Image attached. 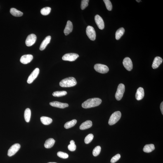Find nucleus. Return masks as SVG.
<instances>
[{
  "label": "nucleus",
  "mask_w": 163,
  "mask_h": 163,
  "mask_svg": "<svg viewBox=\"0 0 163 163\" xmlns=\"http://www.w3.org/2000/svg\"><path fill=\"white\" fill-rule=\"evenodd\" d=\"M102 100L99 98L89 99L83 103L82 106L83 108H88L97 106L102 103Z\"/></svg>",
  "instance_id": "f257e3e1"
},
{
  "label": "nucleus",
  "mask_w": 163,
  "mask_h": 163,
  "mask_svg": "<svg viewBox=\"0 0 163 163\" xmlns=\"http://www.w3.org/2000/svg\"><path fill=\"white\" fill-rule=\"evenodd\" d=\"M77 81L74 77H69L64 79L60 83V85L63 87H71L76 85Z\"/></svg>",
  "instance_id": "f03ea898"
},
{
  "label": "nucleus",
  "mask_w": 163,
  "mask_h": 163,
  "mask_svg": "<svg viewBox=\"0 0 163 163\" xmlns=\"http://www.w3.org/2000/svg\"><path fill=\"white\" fill-rule=\"evenodd\" d=\"M121 112L117 111L113 113L110 117L108 121V124L110 125L115 124L120 119L121 117Z\"/></svg>",
  "instance_id": "7ed1b4c3"
},
{
  "label": "nucleus",
  "mask_w": 163,
  "mask_h": 163,
  "mask_svg": "<svg viewBox=\"0 0 163 163\" xmlns=\"http://www.w3.org/2000/svg\"><path fill=\"white\" fill-rule=\"evenodd\" d=\"M125 90V87L124 85L120 84L117 88V91L115 95L116 99L118 101L121 100L122 99Z\"/></svg>",
  "instance_id": "20e7f679"
},
{
  "label": "nucleus",
  "mask_w": 163,
  "mask_h": 163,
  "mask_svg": "<svg viewBox=\"0 0 163 163\" xmlns=\"http://www.w3.org/2000/svg\"><path fill=\"white\" fill-rule=\"evenodd\" d=\"M94 68L97 72L103 74L107 73L109 70V68L107 66L101 64H96Z\"/></svg>",
  "instance_id": "39448f33"
},
{
  "label": "nucleus",
  "mask_w": 163,
  "mask_h": 163,
  "mask_svg": "<svg viewBox=\"0 0 163 163\" xmlns=\"http://www.w3.org/2000/svg\"><path fill=\"white\" fill-rule=\"evenodd\" d=\"M86 34L88 38L92 41H94L96 39V34L95 29L92 26H88L86 29Z\"/></svg>",
  "instance_id": "423d86ee"
},
{
  "label": "nucleus",
  "mask_w": 163,
  "mask_h": 163,
  "mask_svg": "<svg viewBox=\"0 0 163 163\" xmlns=\"http://www.w3.org/2000/svg\"><path fill=\"white\" fill-rule=\"evenodd\" d=\"M79 57V55L77 53H68L64 55L62 57V59L64 60L73 61L77 59Z\"/></svg>",
  "instance_id": "0eeeda50"
},
{
  "label": "nucleus",
  "mask_w": 163,
  "mask_h": 163,
  "mask_svg": "<svg viewBox=\"0 0 163 163\" xmlns=\"http://www.w3.org/2000/svg\"><path fill=\"white\" fill-rule=\"evenodd\" d=\"M20 147L21 146L19 143H15L12 145L8 151V156L10 157L14 155L20 150Z\"/></svg>",
  "instance_id": "6e6552de"
},
{
  "label": "nucleus",
  "mask_w": 163,
  "mask_h": 163,
  "mask_svg": "<svg viewBox=\"0 0 163 163\" xmlns=\"http://www.w3.org/2000/svg\"><path fill=\"white\" fill-rule=\"evenodd\" d=\"M40 71L39 68H36L33 71L28 79L27 82L29 84H31L38 77Z\"/></svg>",
  "instance_id": "1a4fd4ad"
},
{
  "label": "nucleus",
  "mask_w": 163,
  "mask_h": 163,
  "mask_svg": "<svg viewBox=\"0 0 163 163\" xmlns=\"http://www.w3.org/2000/svg\"><path fill=\"white\" fill-rule=\"evenodd\" d=\"M37 37L35 34H31L28 36L25 41V44L26 46L30 47L33 45L35 43Z\"/></svg>",
  "instance_id": "9d476101"
},
{
  "label": "nucleus",
  "mask_w": 163,
  "mask_h": 163,
  "mask_svg": "<svg viewBox=\"0 0 163 163\" xmlns=\"http://www.w3.org/2000/svg\"><path fill=\"white\" fill-rule=\"evenodd\" d=\"M123 65L126 70L131 71L133 69V65L131 59L128 57L124 58L123 62Z\"/></svg>",
  "instance_id": "9b49d317"
},
{
  "label": "nucleus",
  "mask_w": 163,
  "mask_h": 163,
  "mask_svg": "<svg viewBox=\"0 0 163 163\" xmlns=\"http://www.w3.org/2000/svg\"><path fill=\"white\" fill-rule=\"evenodd\" d=\"M95 20L99 29L103 30L104 28V23L103 19L99 15H97L95 16Z\"/></svg>",
  "instance_id": "f8f14e48"
},
{
  "label": "nucleus",
  "mask_w": 163,
  "mask_h": 163,
  "mask_svg": "<svg viewBox=\"0 0 163 163\" xmlns=\"http://www.w3.org/2000/svg\"><path fill=\"white\" fill-rule=\"evenodd\" d=\"M33 57L32 55H27L22 56L20 58V61L23 64H27L32 61Z\"/></svg>",
  "instance_id": "ddd939ff"
},
{
  "label": "nucleus",
  "mask_w": 163,
  "mask_h": 163,
  "mask_svg": "<svg viewBox=\"0 0 163 163\" xmlns=\"http://www.w3.org/2000/svg\"><path fill=\"white\" fill-rule=\"evenodd\" d=\"M50 105L52 106L60 108H64L69 106L68 104L67 103H61L57 101L51 102L50 103Z\"/></svg>",
  "instance_id": "4468645a"
},
{
  "label": "nucleus",
  "mask_w": 163,
  "mask_h": 163,
  "mask_svg": "<svg viewBox=\"0 0 163 163\" xmlns=\"http://www.w3.org/2000/svg\"><path fill=\"white\" fill-rule=\"evenodd\" d=\"M144 96V90L142 87H139L137 90L135 98L137 100L139 101L143 99Z\"/></svg>",
  "instance_id": "2eb2a0df"
},
{
  "label": "nucleus",
  "mask_w": 163,
  "mask_h": 163,
  "mask_svg": "<svg viewBox=\"0 0 163 163\" xmlns=\"http://www.w3.org/2000/svg\"><path fill=\"white\" fill-rule=\"evenodd\" d=\"M162 59L159 57H157L154 58L152 65V68L156 69L158 68L159 65L162 63Z\"/></svg>",
  "instance_id": "dca6fc26"
},
{
  "label": "nucleus",
  "mask_w": 163,
  "mask_h": 163,
  "mask_svg": "<svg viewBox=\"0 0 163 163\" xmlns=\"http://www.w3.org/2000/svg\"><path fill=\"white\" fill-rule=\"evenodd\" d=\"M51 37L50 36H48L45 38L44 40L41 43L40 47V50L41 51H43L46 48L47 45L49 44L51 41Z\"/></svg>",
  "instance_id": "f3484780"
},
{
  "label": "nucleus",
  "mask_w": 163,
  "mask_h": 163,
  "mask_svg": "<svg viewBox=\"0 0 163 163\" xmlns=\"http://www.w3.org/2000/svg\"><path fill=\"white\" fill-rule=\"evenodd\" d=\"M73 29L72 23L70 21H68L66 25L65 28L64 30V34L66 35H68L71 32Z\"/></svg>",
  "instance_id": "a211bd4d"
},
{
  "label": "nucleus",
  "mask_w": 163,
  "mask_h": 163,
  "mask_svg": "<svg viewBox=\"0 0 163 163\" xmlns=\"http://www.w3.org/2000/svg\"><path fill=\"white\" fill-rule=\"evenodd\" d=\"M92 121L90 120L86 121L83 122L80 126L79 128L81 130H84L91 128L92 126Z\"/></svg>",
  "instance_id": "6ab92c4d"
},
{
  "label": "nucleus",
  "mask_w": 163,
  "mask_h": 163,
  "mask_svg": "<svg viewBox=\"0 0 163 163\" xmlns=\"http://www.w3.org/2000/svg\"><path fill=\"white\" fill-rule=\"evenodd\" d=\"M55 140L53 138H50L47 140L44 143V146L46 148H50L53 146L55 143Z\"/></svg>",
  "instance_id": "aec40b11"
},
{
  "label": "nucleus",
  "mask_w": 163,
  "mask_h": 163,
  "mask_svg": "<svg viewBox=\"0 0 163 163\" xmlns=\"http://www.w3.org/2000/svg\"><path fill=\"white\" fill-rule=\"evenodd\" d=\"M155 147L153 144H147L143 148V151L147 153L151 152L155 150Z\"/></svg>",
  "instance_id": "412c9836"
},
{
  "label": "nucleus",
  "mask_w": 163,
  "mask_h": 163,
  "mask_svg": "<svg viewBox=\"0 0 163 163\" xmlns=\"http://www.w3.org/2000/svg\"><path fill=\"white\" fill-rule=\"evenodd\" d=\"M10 13L12 15L15 17L21 16L23 15V13L14 8L10 9Z\"/></svg>",
  "instance_id": "4be33fe9"
},
{
  "label": "nucleus",
  "mask_w": 163,
  "mask_h": 163,
  "mask_svg": "<svg viewBox=\"0 0 163 163\" xmlns=\"http://www.w3.org/2000/svg\"><path fill=\"white\" fill-rule=\"evenodd\" d=\"M40 119L41 122L45 125H48L51 124L53 121L52 119L51 118L46 116L41 117Z\"/></svg>",
  "instance_id": "5701e85b"
},
{
  "label": "nucleus",
  "mask_w": 163,
  "mask_h": 163,
  "mask_svg": "<svg viewBox=\"0 0 163 163\" xmlns=\"http://www.w3.org/2000/svg\"><path fill=\"white\" fill-rule=\"evenodd\" d=\"M31 116V111L29 108L26 109L24 112V117L26 122H29L30 121Z\"/></svg>",
  "instance_id": "b1692460"
},
{
  "label": "nucleus",
  "mask_w": 163,
  "mask_h": 163,
  "mask_svg": "<svg viewBox=\"0 0 163 163\" xmlns=\"http://www.w3.org/2000/svg\"><path fill=\"white\" fill-rule=\"evenodd\" d=\"M125 32L124 29L123 28H120L116 31L115 33V38L117 40H119L121 36L123 35Z\"/></svg>",
  "instance_id": "393cba45"
},
{
  "label": "nucleus",
  "mask_w": 163,
  "mask_h": 163,
  "mask_svg": "<svg viewBox=\"0 0 163 163\" xmlns=\"http://www.w3.org/2000/svg\"><path fill=\"white\" fill-rule=\"evenodd\" d=\"M77 122V121L76 120H73L72 121H68V122L66 123L64 125V127L66 129H69V128H72L75 125Z\"/></svg>",
  "instance_id": "a878e982"
},
{
  "label": "nucleus",
  "mask_w": 163,
  "mask_h": 163,
  "mask_svg": "<svg viewBox=\"0 0 163 163\" xmlns=\"http://www.w3.org/2000/svg\"><path fill=\"white\" fill-rule=\"evenodd\" d=\"M67 94V92L66 91H57L54 92L52 95L55 97H60L65 96Z\"/></svg>",
  "instance_id": "bb28decb"
},
{
  "label": "nucleus",
  "mask_w": 163,
  "mask_h": 163,
  "mask_svg": "<svg viewBox=\"0 0 163 163\" xmlns=\"http://www.w3.org/2000/svg\"><path fill=\"white\" fill-rule=\"evenodd\" d=\"M51 10V8L47 7L42 8L41 10V13L43 15H47L49 14Z\"/></svg>",
  "instance_id": "cd10ccee"
},
{
  "label": "nucleus",
  "mask_w": 163,
  "mask_h": 163,
  "mask_svg": "<svg viewBox=\"0 0 163 163\" xmlns=\"http://www.w3.org/2000/svg\"><path fill=\"white\" fill-rule=\"evenodd\" d=\"M94 138V136L93 134H89L87 135L85 139V143L86 144H88L90 142L93 140Z\"/></svg>",
  "instance_id": "c85d7f7f"
},
{
  "label": "nucleus",
  "mask_w": 163,
  "mask_h": 163,
  "mask_svg": "<svg viewBox=\"0 0 163 163\" xmlns=\"http://www.w3.org/2000/svg\"><path fill=\"white\" fill-rule=\"evenodd\" d=\"M101 147L100 146H97L95 147V148L93 149V155L94 157H96V156L99 155L101 151Z\"/></svg>",
  "instance_id": "c756f323"
},
{
  "label": "nucleus",
  "mask_w": 163,
  "mask_h": 163,
  "mask_svg": "<svg viewBox=\"0 0 163 163\" xmlns=\"http://www.w3.org/2000/svg\"><path fill=\"white\" fill-rule=\"evenodd\" d=\"M103 1L105 3L107 9L109 11H111L112 10V6L110 1V0H104Z\"/></svg>",
  "instance_id": "7c9ffc66"
},
{
  "label": "nucleus",
  "mask_w": 163,
  "mask_h": 163,
  "mask_svg": "<svg viewBox=\"0 0 163 163\" xmlns=\"http://www.w3.org/2000/svg\"><path fill=\"white\" fill-rule=\"evenodd\" d=\"M89 0H83L81 1V8L82 10H84L88 6Z\"/></svg>",
  "instance_id": "2f4dec72"
},
{
  "label": "nucleus",
  "mask_w": 163,
  "mask_h": 163,
  "mask_svg": "<svg viewBox=\"0 0 163 163\" xmlns=\"http://www.w3.org/2000/svg\"><path fill=\"white\" fill-rule=\"evenodd\" d=\"M57 155L61 158L65 159H67L69 157V155L67 153L62 152H58L57 153Z\"/></svg>",
  "instance_id": "473e14b6"
},
{
  "label": "nucleus",
  "mask_w": 163,
  "mask_h": 163,
  "mask_svg": "<svg viewBox=\"0 0 163 163\" xmlns=\"http://www.w3.org/2000/svg\"><path fill=\"white\" fill-rule=\"evenodd\" d=\"M121 155L120 154H118L113 157L111 160V162L112 163H114L116 162L120 158Z\"/></svg>",
  "instance_id": "72a5a7b5"
},
{
  "label": "nucleus",
  "mask_w": 163,
  "mask_h": 163,
  "mask_svg": "<svg viewBox=\"0 0 163 163\" xmlns=\"http://www.w3.org/2000/svg\"><path fill=\"white\" fill-rule=\"evenodd\" d=\"M68 150L71 151H75L76 149V146L75 144H69L68 147Z\"/></svg>",
  "instance_id": "f704fd0d"
},
{
  "label": "nucleus",
  "mask_w": 163,
  "mask_h": 163,
  "mask_svg": "<svg viewBox=\"0 0 163 163\" xmlns=\"http://www.w3.org/2000/svg\"><path fill=\"white\" fill-rule=\"evenodd\" d=\"M160 108L161 112L163 115V102L161 103L160 106Z\"/></svg>",
  "instance_id": "c9c22d12"
},
{
  "label": "nucleus",
  "mask_w": 163,
  "mask_h": 163,
  "mask_svg": "<svg viewBox=\"0 0 163 163\" xmlns=\"http://www.w3.org/2000/svg\"><path fill=\"white\" fill-rule=\"evenodd\" d=\"M70 144H75V142L73 140H71L70 141Z\"/></svg>",
  "instance_id": "e433bc0d"
},
{
  "label": "nucleus",
  "mask_w": 163,
  "mask_h": 163,
  "mask_svg": "<svg viewBox=\"0 0 163 163\" xmlns=\"http://www.w3.org/2000/svg\"><path fill=\"white\" fill-rule=\"evenodd\" d=\"M136 1L137 2H140V1H140V0H139V1H138V0H136Z\"/></svg>",
  "instance_id": "4c0bfd02"
},
{
  "label": "nucleus",
  "mask_w": 163,
  "mask_h": 163,
  "mask_svg": "<svg viewBox=\"0 0 163 163\" xmlns=\"http://www.w3.org/2000/svg\"><path fill=\"white\" fill-rule=\"evenodd\" d=\"M48 163H57L55 162H48Z\"/></svg>",
  "instance_id": "58836bf2"
}]
</instances>
